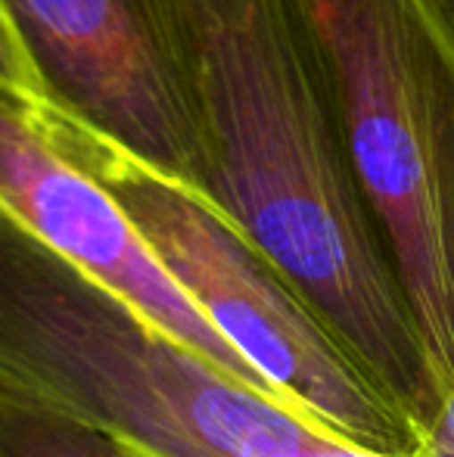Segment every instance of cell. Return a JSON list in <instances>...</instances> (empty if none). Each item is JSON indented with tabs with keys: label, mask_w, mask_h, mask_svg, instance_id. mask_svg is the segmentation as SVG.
<instances>
[{
	"label": "cell",
	"mask_w": 454,
	"mask_h": 457,
	"mask_svg": "<svg viewBox=\"0 0 454 457\" xmlns=\"http://www.w3.org/2000/svg\"><path fill=\"white\" fill-rule=\"evenodd\" d=\"M417 457H454V389L445 395L436 420L424 433Z\"/></svg>",
	"instance_id": "ba28073f"
},
{
	"label": "cell",
	"mask_w": 454,
	"mask_h": 457,
	"mask_svg": "<svg viewBox=\"0 0 454 457\" xmlns=\"http://www.w3.org/2000/svg\"><path fill=\"white\" fill-rule=\"evenodd\" d=\"M0 389L150 457H355L47 249L0 209Z\"/></svg>",
	"instance_id": "7a4b0ae2"
},
{
	"label": "cell",
	"mask_w": 454,
	"mask_h": 457,
	"mask_svg": "<svg viewBox=\"0 0 454 457\" xmlns=\"http://www.w3.org/2000/svg\"><path fill=\"white\" fill-rule=\"evenodd\" d=\"M0 79L37 112L202 193L200 131L153 0H0Z\"/></svg>",
	"instance_id": "5b68a950"
},
{
	"label": "cell",
	"mask_w": 454,
	"mask_h": 457,
	"mask_svg": "<svg viewBox=\"0 0 454 457\" xmlns=\"http://www.w3.org/2000/svg\"><path fill=\"white\" fill-rule=\"evenodd\" d=\"M29 109L50 144L112 193L165 271L277 395L355 452L417 457L420 429L221 212L94 134Z\"/></svg>",
	"instance_id": "277c9868"
},
{
	"label": "cell",
	"mask_w": 454,
	"mask_h": 457,
	"mask_svg": "<svg viewBox=\"0 0 454 457\" xmlns=\"http://www.w3.org/2000/svg\"><path fill=\"white\" fill-rule=\"evenodd\" d=\"M0 457H150L125 439L0 389Z\"/></svg>",
	"instance_id": "52a82bcc"
},
{
	"label": "cell",
	"mask_w": 454,
	"mask_h": 457,
	"mask_svg": "<svg viewBox=\"0 0 454 457\" xmlns=\"http://www.w3.org/2000/svg\"><path fill=\"white\" fill-rule=\"evenodd\" d=\"M202 146V193L420 429L439 398L345 156L302 0H153ZM424 442V439H420Z\"/></svg>",
	"instance_id": "6da1fadb"
},
{
	"label": "cell",
	"mask_w": 454,
	"mask_h": 457,
	"mask_svg": "<svg viewBox=\"0 0 454 457\" xmlns=\"http://www.w3.org/2000/svg\"><path fill=\"white\" fill-rule=\"evenodd\" d=\"M0 209L60 259L131 302L184 345L221 364L243 383L286 402L230 349L227 339L196 308V302L177 287L112 193L85 169H78L60 146L50 144L29 103L4 79Z\"/></svg>",
	"instance_id": "8992f818"
},
{
	"label": "cell",
	"mask_w": 454,
	"mask_h": 457,
	"mask_svg": "<svg viewBox=\"0 0 454 457\" xmlns=\"http://www.w3.org/2000/svg\"><path fill=\"white\" fill-rule=\"evenodd\" d=\"M439 4L445 6V12H449V16H451V22H454V0H439Z\"/></svg>",
	"instance_id": "9c48e42d"
},
{
	"label": "cell",
	"mask_w": 454,
	"mask_h": 457,
	"mask_svg": "<svg viewBox=\"0 0 454 457\" xmlns=\"http://www.w3.org/2000/svg\"><path fill=\"white\" fill-rule=\"evenodd\" d=\"M302 6L442 408L454 389V22L439 0Z\"/></svg>",
	"instance_id": "3957f363"
}]
</instances>
